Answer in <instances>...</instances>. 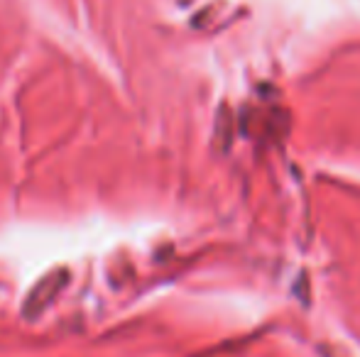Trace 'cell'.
I'll return each instance as SVG.
<instances>
[{"instance_id": "6da1fadb", "label": "cell", "mask_w": 360, "mask_h": 357, "mask_svg": "<svg viewBox=\"0 0 360 357\" xmlns=\"http://www.w3.org/2000/svg\"><path fill=\"white\" fill-rule=\"evenodd\" d=\"M67 284V271H52L47 274L32 291H30L27 301H25V316L32 318V316H39L54 299L59 296V291Z\"/></svg>"}]
</instances>
